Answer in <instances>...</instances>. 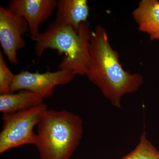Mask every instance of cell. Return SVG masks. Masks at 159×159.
<instances>
[{
    "instance_id": "1",
    "label": "cell",
    "mask_w": 159,
    "mask_h": 159,
    "mask_svg": "<svg viewBox=\"0 0 159 159\" xmlns=\"http://www.w3.org/2000/svg\"><path fill=\"white\" fill-rule=\"evenodd\" d=\"M90 61L86 76L97 86L112 105L121 108L124 95L136 92L144 79L122 67L119 54L112 48L107 32L101 25L93 31L89 43Z\"/></svg>"
},
{
    "instance_id": "2",
    "label": "cell",
    "mask_w": 159,
    "mask_h": 159,
    "mask_svg": "<svg viewBox=\"0 0 159 159\" xmlns=\"http://www.w3.org/2000/svg\"><path fill=\"white\" fill-rule=\"evenodd\" d=\"M93 31L87 22L82 23L77 31L71 26L54 21L35 41V54L41 57L47 49L56 50L58 54H64L59 70L70 71L75 75H86Z\"/></svg>"
},
{
    "instance_id": "3",
    "label": "cell",
    "mask_w": 159,
    "mask_h": 159,
    "mask_svg": "<svg viewBox=\"0 0 159 159\" xmlns=\"http://www.w3.org/2000/svg\"><path fill=\"white\" fill-rule=\"evenodd\" d=\"M83 133L80 116L69 111H47L37 125L35 146L40 159H70Z\"/></svg>"
},
{
    "instance_id": "4",
    "label": "cell",
    "mask_w": 159,
    "mask_h": 159,
    "mask_svg": "<svg viewBox=\"0 0 159 159\" xmlns=\"http://www.w3.org/2000/svg\"><path fill=\"white\" fill-rule=\"evenodd\" d=\"M48 108L44 103L14 113L3 114L2 129L0 133V153L11 148L36 144L34 131Z\"/></svg>"
},
{
    "instance_id": "5",
    "label": "cell",
    "mask_w": 159,
    "mask_h": 159,
    "mask_svg": "<svg viewBox=\"0 0 159 159\" xmlns=\"http://www.w3.org/2000/svg\"><path fill=\"white\" fill-rule=\"evenodd\" d=\"M75 76L70 71L59 69L54 72L43 73L22 71L15 75L11 93L26 90L42 94L46 98H49L53 95L55 87L70 83Z\"/></svg>"
},
{
    "instance_id": "6",
    "label": "cell",
    "mask_w": 159,
    "mask_h": 159,
    "mask_svg": "<svg viewBox=\"0 0 159 159\" xmlns=\"http://www.w3.org/2000/svg\"><path fill=\"white\" fill-rule=\"evenodd\" d=\"M28 31L29 26L25 19L0 6V43L4 54L11 63H17V51L25 48L23 36Z\"/></svg>"
},
{
    "instance_id": "7",
    "label": "cell",
    "mask_w": 159,
    "mask_h": 159,
    "mask_svg": "<svg viewBox=\"0 0 159 159\" xmlns=\"http://www.w3.org/2000/svg\"><path fill=\"white\" fill-rule=\"evenodd\" d=\"M55 0H11L7 8L25 20L31 39L39 36V26L51 17L56 9Z\"/></svg>"
},
{
    "instance_id": "8",
    "label": "cell",
    "mask_w": 159,
    "mask_h": 159,
    "mask_svg": "<svg viewBox=\"0 0 159 159\" xmlns=\"http://www.w3.org/2000/svg\"><path fill=\"white\" fill-rule=\"evenodd\" d=\"M139 30L151 40L159 39V1L142 0L132 12Z\"/></svg>"
},
{
    "instance_id": "9",
    "label": "cell",
    "mask_w": 159,
    "mask_h": 159,
    "mask_svg": "<svg viewBox=\"0 0 159 159\" xmlns=\"http://www.w3.org/2000/svg\"><path fill=\"white\" fill-rule=\"evenodd\" d=\"M56 9L55 20L71 26L77 31L82 23L87 22L89 15L87 0H59Z\"/></svg>"
},
{
    "instance_id": "10",
    "label": "cell",
    "mask_w": 159,
    "mask_h": 159,
    "mask_svg": "<svg viewBox=\"0 0 159 159\" xmlns=\"http://www.w3.org/2000/svg\"><path fill=\"white\" fill-rule=\"evenodd\" d=\"M45 98L42 94L26 90L1 95L0 111L7 114L26 110L43 104Z\"/></svg>"
},
{
    "instance_id": "11",
    "label": "cell",
    "mask_w": 159,
    "mask_h": 159,
    "mask_svg": "<svg viewBox=\"0 0 159 159\" xmlns=\"http://www.w3.org/2000/svg\"><path fill=\"white\" fill-rule=\"evenodd\" d=\"M121 159H159V151L147 139L144 130L135 148Z\"/></svg>"
},
{
    "instance_id": "12",
    "label": "cell",
    "mask_w": 159,
    "mask_h": 159,
    "mask_svg": "<svg viewBox=\"0 0 159 159\" xmlns=\"http://www.w3.org/2000/svg\"><path fill=\"white\" fill-rule=\"evenodd\" d=\"M15 75L8 67L2 51H0V94L11 93V86Z\"/></svg>"
}]
</instances>
